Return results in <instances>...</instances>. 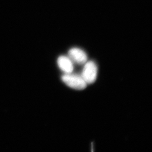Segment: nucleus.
<instances>
[{"label":"nucleus","instance_id":"1","mask_svg":"<svg viewBox=\"0 0 152 152\" xmlns=\"http://www.w3.org/2000/svg\"><path fill=\"white\" fill-rule=\"evenodd\" d=\"M63 81L69 87L76 90H83L87 86L86 83L81 75L66 73L62 76Z\"/></svg>","mask_w":152,"mask_h":152},{"label":"nucleus","instance_id":"2","mask_svg":"<svg viewBox=\"0 0 152 152\" xmlns=\"http://www.w3.org/2000/svg\"><path fill=\"white\" fill-rule=\"evenodd\" d=\"M98 68L93 61H89L85 64L81 76L87 84L93 83L96 79Z\"/></svg>","mask_w":152,"mask_h":152},{"label":"nucleus","instance_id":"3","mask_svg":"<svg viewBox=\"0 0 152 152\" xmlns=\"http://www.w3.org/2000/svg\"><path fill=\"white\" fill-rule=\"evenodd\" d=\"M69 57L72 62L79 65H83L87 61L86 53L82 49L74 48L70 49L68 52Z\"/></svg>","mask_w":152,"mask_h":152},{"label":"nucleus","instance_id":"4","mask_svg":"<svg viewBox=\"0 0 152 152\" xmlns=\"http://www.w3.org/2000/svg\"><path fill=\"white\" fill-rule=\"evenodd\" d=\"M57 62L59 68L65 73H72L73 71V63L69 57L60 56L58 59Z\"/></svg>","mask_w":152,"mask_h":152}]
</instances>
